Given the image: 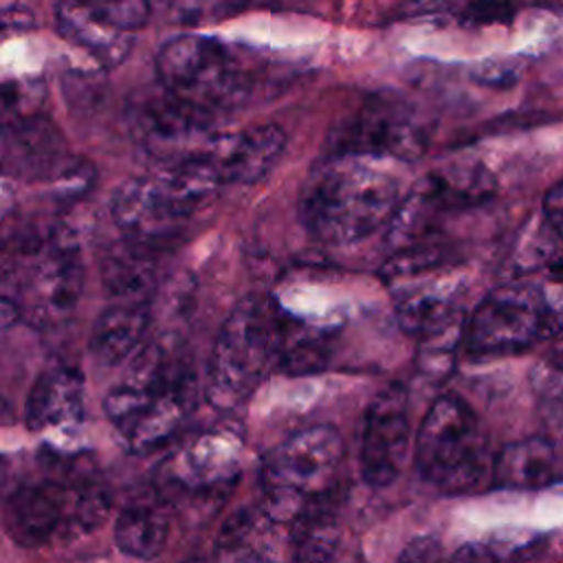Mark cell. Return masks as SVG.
Segmentation results:
<instances>
[{
    "label": "cell",
    "instance_id": "cell-1",
    "mask_svg": "<svg viewBox=\"0 0 563 563\" xmlns=\"http://www.w3.org/2000/svg\"><path fill=\"white\" fill-rule=\"evenodd\" d=\"M405 161L365 154L334 152L306 178L299 213L323 244H356L387 227L405 196Z\"/></svg>",
    "mask_w": 563,
    "mask_h": 563
},
{
    "label": "cell",
    "instance_id": "cell-2",
    "mask_svg": "<svg viewBox=\"0 0 563 563\" xmlns=\"http://www.w3.org/2000/svg\"><path fill=\"white\" fill-rule=\"evenodd\" d=\"M198 378L189 354L174 339L145 343L103 409L132 453H152L169 442L196 409Z\"/></svg>",
    "mask_w": 563,
    "mask_h": 563
},
{
    "label": "cell",
    "instance_id": "cell-3",
    "mask_svg": "<svg viewBox=\"0 0 563 563\" xmlns=\"http://www.w3.org/2000/svg\"><path fill=\"white\" fill-rule=\"evenodd\" d=\"M108 508L110 493L88 464L55 462L4 497L2 523L15 545L33 550L86 537L103 523Z\"/></svg>",
    "mask_w": 563,
    "mask_h": 563
},
{
    "label": "cell",
    "instance_id": "cell-4",
    "mask_svg": "<svg viewBox=\"0 0 563 563\" xmlns=\"http://www.w3.org/2000/svg\"><path fill=\"white\" fill-rule=\"evenodd\" d=\"M563 334V275H523L495 286L466 319L473 356L515 354Z\"/></svg>",
    "mask_w": 563,
    "mask_h": 563
},
{
    "label": "cell",
    "instance_id": "cell-5",
    "mask_svg": "<svg viewBox=\"0 0 563 563\" xmlns=\"http://www.w3.org/2000/svg\"><path fill=\"white\" fill-rule=\"evenodd\" d=\"M343 440L330 427H308L277 444L262 466L260 506L282 526L325 512L343 468Z\"/></svg>",
    "mask_w": 563,
    "mask_h": 563
},
{
    "label": "cell",
    "instance_id": "cell-6",
    "mask_svg": "<svg viewBox=\"0 0 563 563\" xmlns=\"http://www.w3.org/2000/svg\"><path fill=\"white\" fill-rule=\"evenodd\" d=\"M284 317L264 297H244L218 330L205 374V398L218 411L240 407L279 365Z\"/></svg>",
    "mask_w": 563,
    "mask_h": 563
},
{
    "label": "cell",
    "instance_id": "cell-7",
    "mask_svg": "<svg viewBox=\"0 0 563 563\" xmlns=\"http://www.w3.org/2000/svg\"><path fill=\"white\" fill-rule=\"evenodd\" d=\"M416 464L422 479L446 495L493 484L488 433L466 400L444 394L429 407L416 438Z\"/></svg>",
    "mask_w": 563,
    "mask_h": 563
},
{
    "label": "cell",
    "instance_id": "cell-8",
    "mask_svg": "<svg viewBox=\"0 0 563 563\" xmlns=\"http://www.w3.org/2000/svg\"><path fill=\"white\" fill-rule=\"evenodd\" d=\"M161 86L180 101L218 117L242 106L255 84L251 66L207 35H178L156 55Z\"/></svg>",
    "mask_w": 563,
    "mask_h": 563
},
{
    "label": "cell",
    "instance_id": "cell-9",
    "mask_svg": "<svg viewBox=\"0 0 563 563\" xmlns=\"http://www.w3.org/2000/svg\"><path fill=\"white\" fill-rule=\"evenodd\" d=\"M4 282H13L20 319L35 328L62 323L75 310L84 290V257L73 235L55 231L26 240L15 249L13 262L4 264Z\"/></svg>",
    "mask_w": 563,
    "mask_h": 563
},
{
    "label": "cell",
    "instance_id": "cell-10",
    "mask_svg": "<svg viewBox=\"0 0 563 563\" xmlns=\"http://www.w3.org/2000/svg\"><path fill=\"white\" fill-rule=\"evenodd\" d=\"M495 194L493 174L477 161H451L418 178L387 224L391 251L435 242L442 220L484 205Z\"/></svg>",
    "mask_w": 563,
    "mask_h": 563
},
{
    "label": "cell",
    "instance_id": "cell-11",
    "mask_svg": "<svg viewBox=\"0 0 563 563\" xmlns=\"http://www.w3.org/2000/svg\"><path fill=\"white\" fill-rule=\"evenodd\" d=\"M216 117L180 101L163 86L130 108V130L141 147L156 161L205 154L216 136Z\"/></svg>",
    "mask_w": 563,
    "mask_h": 563
},
{
    "label": "cell",
    "instance_id": "cell-12",
    "mask_svg": "<svg viewBox=\"0 0 563 563\" xmlns=\"http://www.w3.org/2000/svg\"><path fill=\"white\" fill-rule=\"evenodd\" d=\"M424 150V132L413 112L387 95L369 97L334 130V152H365L416 161Z\"/></svg>",
    "mask_w": 563,
    "mask_h": 563
},
{
    "label": "cell",
    "instance_id": "cell-13",
    "mask_svg": "<svg viewBox=\"0 0 563 563\" xmlns=\"http://www.w3.org/2000/svg\"><path fill=\"white\" fill-rule=\"evenodd\" d=\"M411 442L409 400L400 385L383 389L367 407L361 433L358 468L374 488L394 484L407 462Z\"/></svg>",
    "mask_w": 563,
    "mask_h": 563
},
{
    "label": "cell",
    "instance_id": "cell-14",
    "mask_svg": "<svg viewBox=\"0 0 563 563\" xmlns=\"http://www.w3.org/2000/svg\"><path fill=\"white\" fill-rule=\"evenodd\" d=\"M68 158L64 134L46 114L35 110L4 119L2 163L7 176L53 180Z\"/></svg>",
    "mask_w": 563,
    "mask_h": 563
},
{
    "label": "cell",
    "instance_id": "cell-15",
    "mask_svg": "<svg viewBox=\"0 0 563 563\" xmlns=\"http://www.w3.org/2000/svg\"><path fill=\"white\" fill-rule=\"evenodd\" d=\"M286 147V132L275 123H260L235 132H216L205 150L224 185H249L266 176Z\"/></svg>",
    "mask_w": 563,
    "mask_h": 563
},
{
    "label": "cell",
    "instance_id": "cell-16",
    "mask_svg": "<svg viewBox=\"0 0 563 563\" xmlns=\"http://www.w3.org/2000/svg\"><path fill=\"white\" fill-rule=\"evenodd\" d=\"M110 216L123 238L163 251L185 229L154 191L147 174L121 183L110 198Z\"/></svg>",
    "mask_w": 563,
    "mask_h": 563
},
{
    "label": "cell",
    "instance_id": "cell-17",
    "mask_svg": "<svg viewBox=\"0 0 563 563\" xmlns=\"http://www.w3.org/2000/svg\"><path fill=\"white\" fill-rule=\"evenodd\" d=\"M240 442L229 431H209L185 444L167 462V484L200 495H216L238 473Z\"/></svg>",
    "mask_w": 563,
    "mask_h": 563
},
{
    "label": "cell",
    "instance_id": "cell-18",
    "mask_svg": "<svg viewBox=\"0 0 563 563\" xmlns=\"http://www.w3.org/2000/svg\"><path fill=\"white\" fill-rule=\"evenodd\" d=\"M84 420V374L77 367L44 369L26 398L24 422L31 431L70 427Z\"/></svg>",
    "mask_w": 563,
    "mask_h": 563
},
{
    "label": "cell",
    "instance_id": "cell-19",
    "mask_svg": "<svg viewBox=\"0 0 563 563\" xmlns=\"http://www.w3.org/2000/svg\"><path fill=\"white\" fill-rule=\"evenodd\" d=\"M172 532L169 501L161 493H143L132 497L117 515L114 545L130 559H156Z\"/></svg>",
    "mask_w": 563,
    "mask_h": 563
},
{
    "label": "cell",
    "instance_id": "cell-20",
    "mask_svg": "<svg viewBox=\"0 0 563 563\" xmlns=\"http://www.w3.org/2000/svg\"><path fill=\"white\" fill-rule=\"evenodd\" d=\"M55 15L59 33L106 68L119 66L132 51L134 33L114 26L84 0H59Z\"/></svg>",
    "mask_w": 563,
    "mask_h": 563
},
{
    "label": "cell",
    "instance_id": "cell-21",
    "mask_svg": "<svg viewBox=\"0 0 563 563\" xmlns=\"http://www.w3.org/2000/svg\"><path fill=\"white\" fill-rule=\"evenodd\" d=\"M152 323L150 301H117L92 323L88 347L101 365H119L141 347Z\"/></svg>",
    "mask_w": 563,
    "mask_h": 563
},
{
    "label": "cell",
    "instance_id": "cell-22",
    "mask_svg": "<svg viewBox=\"0 0 563 563\" xmlns=\"http://www.w3.org/2000/svg\"><path fill=\"white\" fill-rule=\"evenodd\" d=\"M158 249L121 238L99 262L103 288L121 301H150L156 288Z\"/></svg>",
    "mask_w": 563,
    "mask_h": 563
},
{
    "label": "cell",
    "instance_id": "cell-23",
    "mask_svg": "<svg viewBox=\"0 0 563 563\" xmlns=\"http://www.w3.org/2000/svg\"><path fill=\"white\" fill-rule=\"evenodd\" d=\"M279 521H275L262 506L242 508L220 530L216 539V559H279Z\"/></svg>",
    "mask_w": 563,
    "mask_h": 563
},
{
    "label": "cell",
    "instance_id": "cell-24",
    "mask_svg": "<svg viewBox=\"0 0 563 563\" xmlns=\"http://www.w3.org/2000/svg\"><path fill=\"white\" fill-rule=\"evenodd\" d=\"M556 453L552 442L528 438L506 444L495 455L493 484L504 488H534L554 477Z\"/></svg>",
    "mask_w": 563,
    "mask_h": 563
},
{
    "label": "cell",
    "instance_id": "cell-25",
    "mask_svg": "<svg viewBox=\"0 0 563 563\" xmlns=\"http://www.w3.org/2000/svg\"><path fill=\"white\" fill-rule=\"evenodd\" d=\"M328 356H330V345L323 332H319L317 328H306L284 317L277 367L290 374L321 372L328 365Z\"/></svg>",
    "mask_w": 563,
    "mask_h": 563
},
{
    "label": "cell",
    "instance_id": "cell-26",
    "mask_svg": "<svg viewBox=\"0 0 563 563\" xmlns=\"http://www.w3.org/2000/svg\"><path fill=\"white\" fill-rule=\"evenodd\" d=\"M51 183H55V191L62 200L73 202L90 191L95 183V167L86 158H68Z\"/></svg>",
    "mask_w": 563,
    "mask_h": 563
},
{
    "label": "cell",
    "instance_id": "cell-27",
    "mask_svg": "<svg viewBox=\"0 0 563 563\" xmlns=\"http://www.w3.org/2000/svg\"><path fill=\"white\" fill-rule=\"evenodd\" d=\"M541 213H543L545 227L554 233V238L559 242H563V180L554 183L545 191L543 205H541Z\"/></svg>",
    "mask_w": 563,
    "mask_h": 563
},
{
    "label": "cell",
    "instance_id": "cell-28",
    "mask_svg": "<svg viewBox=\"0 0 563 563\" xmlns=\"http://www.w3.org/2000/svg\"><path fill=\"white\" fill-rule=\"evenodd\" d=\"M504 15V4L499 0H477L466 7V18L473 22H490Z\"/></svg>",
    "mask_w": 563,
    "mask_h": 563
},
{
    "label": "cell",
    "instance_id": "cell-29",
    "mask_svg": "<svg viewBox=\"0 0 563 563\" xmlns=\"http://www.w3.org/2000/svg\"><path fill=\"white\" fill-rule=\"evenodd\" d=\"M545 367L554 374H561L563 376V334L554 339V345L545 358Z\"/></svg>",
    "mask_w": 563,
    "mask_h": 563
},
{
    "label": "cell",
    "instance_id": "cell-30",
    "mask_svg": "<svg viewBox=\"0 0 563 563\" xmlns=\"http://www.w3.org/2000/svg\"><path fill=\"white\" fill-rule=\"evenodd\" d=\"M446 2H451V0H413L416 9H422V11H427V9H440V7L446 4Z\"/></svg>",
    "mask_w": 563,
    "mask_h": 563
},
{
    "label": "cell",
    "instance_id": "cell-31",
    "mask_svg": "<svg viewBox=\"0 0 563 563\" xmlns=\"http://www.w3.org/2000/svg\"><path fill=\"white\" fill-rule=\"evenodd\" d=\"M227 4H231V7H235V9H244V7H253V4H260V2H264V0H224Z\"/></svg>",
    "mask_w": 563,
    "mask_h": 563
}]
</instances>
